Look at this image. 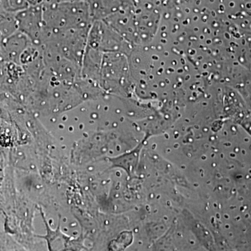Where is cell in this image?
Wrapping results in <instances>:
<instances>
[{
    "label": "cell",
    "mask_w": 251,
    "mask_h": 251,
    "mask_svg": "<svg viewBox=\"0 0 251 251\" xmlns=\"http://www.w3.org/2000/svg\"><path fill=\"white\" fill-rule=\"evenodd\" d=\"M15 15L18 31L27 36L34 45L41 47L44 34L43 4L28 6Z\"/></svg>",
    "instance_id": "2"
},
{
    "label": "cell",
    "mask_w": 251,
    "mask_h": 251,
    "mask_svg": "<svg viewBox=\"0 0 251 251\" xmlns=\"http://www.w3.org/2000/svg\"><path fill=\"white\" fill-rule=\"evenodd\" d=\"M145 142V140H144L134 150L129 152L124 153L121 156L115 157V158H108V161L112 164L111 168H122L125 170L128 176H131L134 174L138 166L140 151L143 149L142 148Z\"/></svg>",
    "instance_id": "3"
},
{
    "label": "cell",
    "mask_w": 251,
    "mask_h": 251,
    "mask_svg": "<svg viewBox=\"0 0 251 251\" xmlns=\"http://www.w3.org/2000/svg\"><path fill=\"white\" fill-rule=\"evenodd\" d=\"M44 44L50 36L72 29L91 27L92 20L87 1L43 4ZM43 45V44H42Z\"/></svg>",
    "instance_id": "1"
},
{
    "label": "cell",
    "mask_w": 251,
    "mask_h": 251,
    "mask_svg": "<svg viewBox=\"0 0 251 251\" xmlns=\"http://www.w3.org/2000/svg\"><path fill=\"white\" fill-rule=\"evenodd\" d=\"M1 8L6 12L16 14L29 6L26 0H0Z\"/></svg>",
    "instance_id": "6"
},
{
    "label": "cell",
    "mask_w": 251,
    "mask_h": 251,
    "mask_svg": "<svg viewBox=\"0 0 251 251\" xmlns=\"http://www.w3.org/2000/svg\"><path fill=\"white\" fill-rule=\"evenodd\" d=\"M18 31L16 15L1 11L0 12V44L4 39Z\"/></svg>",
    "instance_id": "4"
},
{
    "label": "cell",
    "mask_w": 251,
    "mask_h": 251,
    "mask_svg": "<svg viewBox=\"0 0 251 251\" xmlns=\"http://www.w3.org/2000/svg\"><path fill=\"white\" fill-rule=\"evenodd\" d=\"M41 213L44 223L46 224V228H47V234H46V236H44V237H43V236H38V237L45 239L47 241L48 244H49V249L50 248L54 241H57L58 240V239L62 240L63 242H64V244H66V246H67L68 244L70 242L71 238L64 235V234L62 233V231H60V221H59V226L58 227H57V231L52 230V229L50 228L49 226H48L45 217H44V214H43L42 211L41 210Z\"/></svg>",
    "instance_id": "5"
},
{
    "label": "cell",
    "mask_w": 251,
    "mask_h": 251,
    "mask_svg": "<svg viewBox=\"0 0 251 251\" xmlns=\"http://www.w3.org/2000/svg\"><path fill=\"white\" fill-rule=\"evenodd\" d=\"M29 6H36V5L43 4L46 0H26Z\"/></svg>",
    "instance_id": "8"
},
{
    "label": "cell",
    "mask_w": 251,
    "mask_h": 251,
    "mask_svg": "<svg viewBox=\"0 0 251 251\" xmlns=\"http://www.w3.org/2000/svg\"><path fill=\"white\" fill-rule=\"evenodd\" d=\"M87 1V0H46L45 2L51 3V4H59V3L75 2V1Z\"/></svg>",
    "instance_id": "7"
}]
</instances>
